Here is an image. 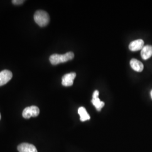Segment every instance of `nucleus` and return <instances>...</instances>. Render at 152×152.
Listing matches in <instances>:
<instances>
[{
    "label": "nucleus",
    "mask_w": 152,
    "mask_h": 152,
    "mask_svg": "<svg viewBox=\"0 0 152 152\" xmlns=\"http://www.w3.org/2000/svg\"><path fill=\"white\" fill-rule=\"evenodd\" d=\"M75 55L72 52L66 53L65 54L60 55L55 54L50 57V61L53 65H57L60 63H65L74 58Z\"/></svg>",
    "instance_id": "1"
},
{
    "label": "nucleus",
    "mask_w": 152,
    "mask_h": 152,
    "mask_svg": "<svg viewBox=\"0 0 152 152\" xmlns=\"http://www.w3.org/2000/svg\"><path fill=\"white\" fill-rule=\"evenodd\" d=\"M34 20L39 27H43L49 24L50 16L46 11L38 10L34 15Z\"/></svg>",
    "instance_id": "2"
},
{
    "label": "nucleus",
    "mask_w": 152,
    "mask_h": 152,
    "mask_svg": "<svg viewBox=\"0 0 152 152\" xmlns=\"http://www.w3.org/2000/svg\"><path fill=\"white\" fill-rule=\"evenodd\" d=\"M75 73H70L66 74L62 77V85L65 87H69L73 85L75 78H76Z\"/></svg>",
    "instance_id": "3"
},
{
    "label": "nucleus",
    "mask_w": 152,
    "mask_h": 152,
    "mask_svg": "<svg viewBox=\"0 0 152 152\" xmlns=\"http://www.w3.org/2000/svg\"><path fill=\"white\" fill-rule=\"evenodd\" d=\"M12 77L11 72L8 70H4L0 72V86L6 84Z\"/></svg>",
    "instance_id": "4"
},
{
    "label": "nucleus",
    "mask_w": 152,
    "mask_h": 152,
    "mask_svg": "<svg viewBox=\"0 0 152 152\" xmlns=\"http://www.w3.org/2000/svg\"><path fill=\"white\" fill-rule=\"evenodd\" d=\"M18 150L19 152H38L34 145L27 142L22 143L19 145Z\"/></svg>",
    "instance_id": "5"
},
{
    "label": "nucleus",
    "mask_w": 152,
    "mask_h": 152,
    "mask_svg": "<svg viewBox=\"0 0 152 152\" xmlns=\"http://www.w3.org/2000/svg\"><path fill=\"white\" fill-rule=\"evenodd\" d=\"M144 46V42L142 39H139L131 42L129 45V49L131 51H137L141 50Z\"/></svg>",
    "instance_id": "6"
},
{
    "label": "nucleus",
    "mask_w": 152,
    "mask_h": 152,
    "mask_svg": "<svg viewBox=\"0 0 152 152\" xmlns=\"http://www.w3.org/2000/svg\"><path fill=\"white\" fill-rule=\"evenodd\" d=\"M141 56L142 59L147 60L152 56V46L146 45L141 50Z\"/></svg>",
    "instance_id": "7"
},
{
    "label": "nucleus",
    "mask_w": 152,
    "mask_h": 152,
    "mask_svg": "<svg viewBox=\"0 0 152 152\" xmlns=\"http://www.w3.org/2000/svg\"><path fill=\"white\" fill-rule=\"evenodd\" d=\"M130 65L132 69L137 72H141L144 69L143 64L136 59H132L131 60Z\"/></svg>",
    "instance_id": "8"
},
{
    "label": "nucleus",
    "mask_w": 152,
    "mask_h": 152,
    "mask_svg": "<svg viewBox=\"0 0 152 152\" xmlns=\"http://www.w3.org/2000/svg\"><path fill=\"white\" fill-rule=\"evenodd\" d=\"M78 113L80 116V120L82 122H84L90 119V117L89 114H88L86 109L84 107H80L78 110Z\"/></svg>",
    "instance_id": "9"
},
{
    "label": "nucleus",
    "mask_w": 152,
    "mask_h": 152,
    "mask_svg": "<svg viewBox=\"0 0 152 152\" xmlns=\"http://www.w3.org/2000/svg\"><path fill=\"white\" fill-rule=\"evenodd\" d=\"M91 102L92 104L95 107L98 111H100L105 105V103L103 102H102L99 98L92 99Z\"/></svg>",
    "instance_id": "10"
},
{
    "label": "nucleus",
    "mask_w": 152,
    "mask_h": 152,
    "mask_svg": "<svg viewBox=\"0 0 152 152\" xmlns=\"http://www.w3.org/2000/svg\"><path fill=\"white\" fill-rule=\"evenodd\" d=\"M29 109H30V112L32 117H36L38 116V114L39 113V109L37 107L31 106V107H29Z\"/></svg>",
    "instance_id": "11"
},
{
    "label": "nucleus",
    "mask_w": 152,
    "mask_h": 152,
    "mask_svg": "<svg viewBox=\"0 0 152 152\" xmlns=\"http://www.w3.org/2000/svg\"><path fill=\"white\" fill-rule=\"evenodd\" d=\"M22 115H23V117L26 119H29L31 117H32L31 112H30V110H29V107H27L24 109Z\"/></svg>",
    "instance_id": "12"
},
{
    "label": "nucleus",
    "mask_w": 152,
    "mask_h": 152,
    "mask_svg": "<svg viewBox=\"0 0 152 152\" xmlns=\"http://www.w3.org/2000/svg\"><path fill=\"white\" fill-rule=\"evenodd\" d=\"M24 2V1H23V0H14V1H12L13 4L16 5H19L22 4Z\"/></svg>",
    "instance_id": "13"
},
{
    "label": "nucleus",
    "mask_w": 152,
    "mask_h": 152,
    "mask_svg": "<svg viewBox=\"0 0 152 152\" xmlns=\"http://www.w3.org/2000/svg\"><path fill=\"white\" fill-rule=\"evenodd\" d=\"M99 92L98 91V90H95L92 95V99H95V98H98L99 96Z\"/></svg>",
    "instance_id": "14"
},
{
    "label": "nucleus",
    "mask_w": 152,
    "mask_h": 152,
    "mask_svg": "<svg viewBox=\"0 0 152 152\" xmlns=\"http://www.w3.org/2000/svg\"><path fill=\"white\" fill-rule=\"evenodd\" d=\"M151 98H152V90H151Z\"/></svg>",
    "instance_id": "15"
},
{
    "label": "nucleus",
    "mask_w": 152,
    "mask_h": 152,
    "mask_svg": "<svg viewBox=\"0 0 152 152\" xmlns=\"http://www.w3.org/2000/svg\"><path fill=\"white\" fill-rule=\"evenodd\" d=\"M0 119H1V114H0Z\"/></svg>",
    "instance_id": "16"
}]
</instances>
